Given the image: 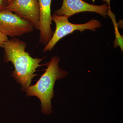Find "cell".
<instances>
[{"label": "cell", "instance_id": "cell-10", "mask_svg": "<svg viewBox=\"0 0 123 123\" xmlns=\"http://www.w3.org/2000/svg\"><path fill=\"white\" fill-rule=\"evenodd\" d=\"M8 5L7 0H0V10L5 9Z\"/></svg>", "mask_w": 123, "mask_h": 123}, {"label": "cell", "instance_id": "cell-13", "mask_svg": "<svg viewBox=\"0 0 123 123\" xmlns=\"http://www.w3.org/2000/svg\"><path fill=\"white\" fill-rule=\"evenodd\" d=\"M92 1H93V3H94L95 1V0H92Z\"/></svg>", "mask_w": 123, "mask_h": 123}, {"label": "cell", "instance_id": "cell-6", "mask_svg": "<svg viewBox=\"0 0 123 123\" xmlns=\"http://www.w3.org/2000/svg\"><path fill=\"white\" fill-rule=\"evenodd\" d=\"M6 9L28 20L39 30L40 10L38 0H12Z\"/></svg>", "mask_w": 123, "mask_h": 123}, {"label": "cell", "instance_id": "cell-8", "mask_svg": "<svg viewBox=\"0 0 123 123\" xmlns=\"http://www.w3.org/2000/svg\"><path fill=\"white\" fill-rule=\"evenodd\" d=\"M107 15H108L112 20L114 24L115 34V39L114 42V47L115 48H116L118 47H119L121 49V51L123 52V36L121 35L120 34L118 31L119 25L116 22V20L115 15L111 11V10H109L108 11Z\"/></svg>", "mask_w": 123, "mask_h": 123}, {"label": "cell", "instance_id": "cell-12", "mask_svg": "<svg viewBox=\"0 0 123 123\" xmlns=\"http://www.w3.org/2000/svg\"><path fill=\"white\" fill-rule=\"evenodd\" d=\"M12 1V0H7V1H8V5L9 4L11 3Z\"/></svg>", "mask_w": 123, "mask_h": 123}, {"label": "cell", "instance_id": "cell-11", "mask_svg": "<svg viewBox=\"0 0 123 123\" xmlns=\"http://www.w3.org/2000/svg\"><path fill=\"white\" fill-rule=\"evenodd\" d=\"M103 2H105L107 3L109 7L111 8V5H110V3H111V0H103Z\"/></svg>", "mask_w": 123, "mask_h": 123}, {"label": "cell", "instance_id": "cell-2", "mask_svg": "<svg viewBox=\"0 0 123 123\" xmlns=\"http://www.w3.org/2000/svg\"><path fill=\"white\" fill-rule=\"evenodd\" d=\"M60 58L55 56L48 63L45 72L37 83L28 87L25 92L27 97L35 96L40 100L42 111L44 114H50L52 110L51 99L54 97V87L56 81L67 76L68 72L62 70L59 66Z\"/></svg>", "mask_w": 123, "mask_h": 123}, {"label": "cell", "instance_id": "cell-4", "mask_svg": "<svg viewBox=\"0 0 123 123\" xmlns=\"http://www.w3.org/2000/svg\"><path fill=\"white\" fill-rule=\"evenodd\" d=\"M33 24L6 9L0 10V31L13 38L34 31Z\"/></svg>", "mask_w": 123, "mask_h": 123}, {"label": "cell", "instance_id": "cell-7", "mask_svg": "<svg viewBox=\"0 0 123 123\" xmlns=\"http://www.w3.org/2000/svg\"><path fill=\"white\" fill-rule=\"evenodd\" d=\"M52 0H38L40 10L39 43L46 46L54 31L51 28L52 17L51 15Z\"/></svg>", "mask_w": 123, "mask_h": 123}, {"label": "cell", "instance_id": "cell-3", "mask_svg": "<svg viewBox=\"0 0 123 123\" xmlns=\"http://www.w3.org/2000/svg\"><path fill=\"white\" fill-rule=\"evenodd\" d=\"M52 17V21L55 24V30L50 40L44 47L43 52L51 51L60 40L75 31L82 32L86 30H90L95 31L102 26L100 21L93 18L86 23L76 24L69 22V18L66 15L58 16L53 14Z\"/></svg>", "mask_w": 123, "mask_h": 123}, {"label": "cell", "instance_id": "cell-9", "mask_svg": "<svg viewBox=\"0 0 123 123\" xmlns=\"http://www.w3.org/2000/svg\"><path fill=\"white\" fill-rule=\"evenodd\" d=\"M8 40V37L0 31V47L2 48L5 43Z\"/></svg>", "mask_w": 123, "mask_h": 123}, {"label": "cell", "instance_id": "cell-5", "mask_svg": "<svg viewBox=\"0 0 123 123\" xmlns=\"http://www.w3.org/2000/svg\"><path fill=\"white\" fill-rule=\"evenodd\" d=\"M109 9H111L107 3L101 5L89 4L83 0H63L62 5L56 10L54 14L58 16L65 15L69 18L82 12H93L107 17Z\"/></svg>", "mask_w": 123, "mask_h": 123}, {"label": "cell", "instance_id": "cell-1", "mask_svg": "<svg viewBox=\"0 0 123 123\" xmlns=\"http://www.w3.org/2000/svg\"><path fill=\"white\" fill-rule=\"evenodd\" d=\"M26 46L25 42L13 38L6 42L2 47L5 51L4 61L11 62L13 64L14 70L11 76L22 86L23 91L31 85L32 79L37 75L35 74L36 69L44 65L40 64L44 57L33 58L26 51Z\"/></svg>", "mask_w": 123, "mask_h": 123}]
</instances>
